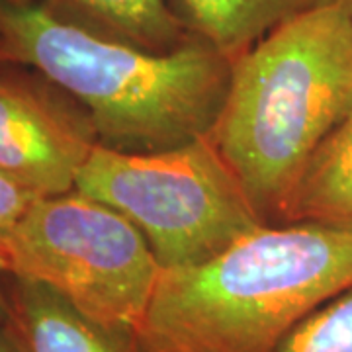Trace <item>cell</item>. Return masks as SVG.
I'll use <instances>...</instances> for the list:
<instances>
[{"label": "cell", "mask_w": 352, "mask_h": 352, "mask_svg": "<svg viewBox=\"0 0 352 352\" xmlns=\"http://www.w3.org/2000/svg\"><path fill=\"white\" fill-rule=\"evenodd\" d=\"M0 41L80 104L98 143L164 151L206 135L226 98L231 59L200 39L151 51L65 20L41 0H0Z\"/></svg>", "instance_id": "1"}, {"label": "cell", "mask_w": 352, "mask_h": 352, "mask_svg": "<svg viewBox=\"0 0 352 352\" xmlns=\"http://www.w3.org/2000/svg\"><path fill=\"white\" fill-rule=\"evenodd\" d=\"M352 289V227H254L217 256L163 270L135 335L145 352H276Z\"/></svg>", "instance_id": "2"}, {"label": "cell", "mask_w": 352, "mask_h": 352, "mask_svg": "<svg viewBox=\"0 0 352 352\" xmlns=\"http://www.w3.org/2000/svg\"><path fill=\"white\" fill-rule=\"evenodd\" d=\"M352 110V16L335 0L231 61L208 131L264 219L278 217L321 143Z\"/></svg>", "instance_id": "3"}, {"label": "cell", "mask_w": 352, "mask_h": 352, "mask_svg": "<svg viewBox=\"0 0 352 352\" xmlns=\"http://www.w3.org/2000/svg\"><path fill=\"white\" fill-rule=\"evenodd\" d=\"M75 190L126 215L163 270L206 263L266 223L208 133L164 151L96 143Z\"/></svg>", "instance_id": "4"}, {"label": "cell", "mask_w": 352, "mask_h": 352, "mask_svg": "<svg viewBox=\"0 0 352 352\" xmlns=\"http://www.w3.org/2000/svg\"><path fill=\"white\" fill-rule=\"evenodd\" d=\"M0 264L10 276L61 292L96 323L133 339L163 272L126 215L78 190L32 201L0 243Z\"/></svg>", "instance_id": "5"}, {"label": "cell", "mask_w": 352, "mask_h": 352, "mask_svg": "<svg viewBox=\"0 0 352 352\" xmlns=\"http://www.w3.org/2000/svg\"><path fill=\"white\" fill-rule=\"evenodd\" d=\"M96 143L85 110L10 73V67L0 69L2 175L36 198L67 194Z\"/></svg>", "instance_id": "6"}, {"label": "cell", "mask_w": 352, "mask_h": 352, "mask_svg": "<svg viewBox=\"0 0 352 352\" xmlns=\"http://www.w3.org/2000/svg\"><path fill=\"white\" fill-rule=\"evenodd\" d=\"M6 289L12 309L8 327L22 352H126L129 335L96 323L47 284L10 276Z\"/></svg>", "instance_id": "7"}, {"label": "cell", "mask_w": 352, "mask_h": 352, "mask_svg": "<svg viewBox=\"0 0 352 352\" xmlns=\"http://www.w3.org/2000/svg\"><path fill=\"white\" fill-rule=\"evenodd\" d=\"M335 0H166L190 38L231 61L270 32Z\"/></svg>", "instance_id": "8"}, {"label": "cell", "mask_w": 352, "mask_h": 352, "mask_svg": "<svg viewBox=\"0 0 352 352\" xmlns=\"http://www.w3.org/2000/svg\"><path fill=\"white\" fill-rule=\"evenodd\" d=\"M278 219L352 227V110L321 143Z\"/></svg>", "instance_id": "9"}, {"label": "cell", "mask_w": 352, "mask_h": 352, "mask_svg": "<svg viewBox=\"0 0 352 352\" xmlns=\"http://www.w3.org/2000/svg\"><path fill=\"white\" fill-rule=\"evenodd\" d=\"M51 12L96 34L151 51H170L190 38L166 0H41Z\"/></svg>", "instance_id": "10"}, {"label": "cell", "mask_w": 352, "mask_h": 352, "mask_svg": "<svg viewBox=\"0 0 352 352\" xmlns=\"http://www.w3.org/2000/svg\"><path fill=\"white\" fill-rule=\"evenodd\" d=\"M276 352H352V289L305 317Z\"/></svg>", "instance_id": "11"}, {"label": "cell", "mask_w": 352, "mask_h": 352, "mask_svg": "<svg viewBox=\"0 0 352 352\" xmlns=\"http://www.w3.org/2000/svg\"><path fill=\"white\" fill-rule=\"evenodd\" d=\"M36 200L34 194L18 186L14 180L0 173V243L10 235L20 217Z\"/></svg>", "instance_id": "12"}, {"label": "cell", "mask_w": 352, "mask_h": 352, "mask_svg": "<svg viewBox=\"0 0 352 352\" xmlns=\"http://www.w3.org/2000/svg\"><path fill=\"white\" fill-rule=\"evenodd\" d=\"M4 276H8V274L2 268V264H0V325H10L12 309H10V300H8V289H6L4 282H2Z\"/></svg>", "instance_id": "13"}, {"label": "cell", "mask_w": 352, "mask_h": 352, "mask_svg": "<svg viewBox=\"0 0 352 352\" xmlns=\"http://www.w3.org/2000/svg\"><path fill=\"white\" fill-rule=\"evenodd\" d=\"M0 352H22V349L16 339H8L6 335L0 333Z\"/></svg>", "instance_id": "14"}, {"label": "cell", "mask_w": 352, "mask_h": 352, "mask_svg": "<svg viewBox=\"0 0 352 352\" xmlns=\"http://www.w3.org/2000/svg\"><path fill=\"white\" fill-rule=\"evenodd\" d=\"M4 67H16V65H12V61L8 59L6 50H4V45H2V41H0V69H4Z\"/></svg>", "instance_id": "15"}, {"label": "cell", "mask_w": 352, "mask_h": 352, "mask_svg": "<svg viewBox=\"0 0 352 352\" xmlns=\"http://www.w3.org/2000/svg\"><path fill=\"white\" fill-rule=\"evenodd\" d=\"M346 6H349V10H351V16H352V0H346Z\"/></svg>", "instance_id": "16"}]
</instances>
